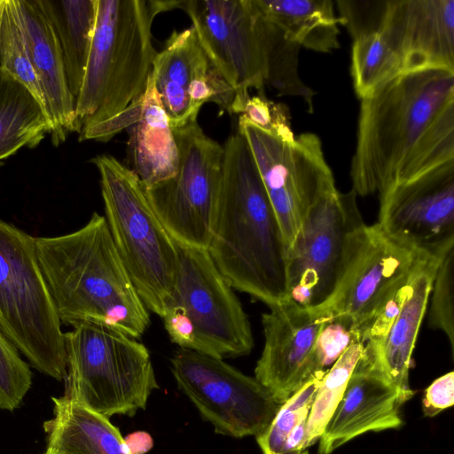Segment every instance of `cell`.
<instances>
[{
  "instance_id": "9a60e30c",
  "label": "cell",
  "mask_w": 454,
  "mask_h": 454,
  "mask_svg": "<svg viewBox=\"0 0 454 454\" xmlns=\"http://www.w3.org/2000/svg\"><path fill=\"white\" fill-rule=\"evenodd\" d=\"M419 252L387 237L377 223L357 233L343 272L319 311L359 328L409 277Z\"/></svg>"
},
{
  "instance_id": "d590c367",
  "label": "cell",
  "mask_w": 454,
  "mask_h": 454,
  "mask_svg": "<svg viewBox=\"0 0 454 454\" xmlns=\"http://www.w3.org/2000/svg\"><path fill=\"white\" fill-rule=\"evenodd\" d=\"M454 403V372H450L434 380L426 389L422 409L427 417H434Z\"/></svg>"
},
{
  "instance_id": "7c38bea8",
  "label": "cell",
  "mask_w": 454,
  "mask_h": 454,
  "mask_svg": "<svg viewBox=\"0 0 454 454\" xmlns=\"http://www.w3.org/2000/svg\"><path fill=\"white\" fill-rule=\"evenodd\" d=\"M365 225L354 190H336L310 211L286 250L289 299L317 307L333 294L356 237Z\"/></svg>"
},
{
  "instance_id": "74e56055",
  "label": "cell",
  "mask_w": 454,
  "mask_h": 454,
  "mask_svg": "<svg viewBox=\"0 0 454 454\" xmlns=\"http://www.w3.org/2000/svg\"><path fill=\"white\" fill-rule=\"evenodd\" d=\"M3 7H4V0H0V23H1V17L3 12Z\"/></svg>"
},
{
  "instance_id": "4fadbf2b",
  "label": "cell",
  "mask_w": 454,
  "mask_h": 454,
  "mask_svg": "<svg viewBox=\"0 0 454 454\" xmlns=\"http://www.w3.org/2000/svg\"><path fill=\"white\" fill-rule=\"evenodd\" d=\"M177 249L178 270L168 306L181 308L190 319L192 350L223 359L248 355L254 338L247 315L207 249L180 244Z\"/></svg>"
},
{
  "instance_id": "83f0119b",
  "label": "cell",
  "mask_w": 454,
  "mask_h": 454,
  "mask_svg": "<svg viewBox=\"0 0 454 454\" xmlns=\"http://www.w3.org/2000/svg\"><path fill=\"white\" fill-rule=\"evenodd\" d=\"M350 73L356 94L365 98L403 74L401 61L380 32L354 39Z\"/></svg>"
},
{
  "instance_id": "e0dca14e",
  "label": "cell",
  "mask_w": 454,
  "mask_h": 454,
  "mask_svg": "<svg viewBox=\"0 0 454 454\" xmlns=\"http://www.w3.org/2000/svg\"><path fill=\"white\" fill-rule=\"evenodd\" d=\"M380 32L399 57L403 74L454 73V0H387Z\"/></svg>"
},
{
  "instance_id": "9c48e42d",
  "label": "cell",
  "mask_w": 454,
  "mask_h": 454,
  "mask_svg": "<svg viewBox=\"0 0 454 454\" xmlns=\"http://www.w3.org/2000/svg\"><path fill=\"white\" fill-rule=\"evenodd\" d=\"M238 130L253 154L287 250L312 208L337 190L322 143L313 133L283 141L242 115Z\"/></svg>"
},
{
  "instance_id": "277c9868",
  "label": "cell",
  "mask_w": 454,
  "mask_h": 454,
  "mask_svg": "<svg viewBox=\"0 0 454 454\" xmlns=\"http://www.w3.org/2000/svg\"><path fill=\"white\" fill-rule=\"evenodd\" d=\"M198 42L235 96L266 86L278 96L301 98L313 113L315 91L299 74L301 46L260 11L254 0L181 1Z\"/></svg>"
},
{
  "instance_id": "d4e9b609",
  "label": "cell",
  "mask_w": 454,
  "mask_h": 454,
  "mask_svg": "<svg viewBox=\"0 0 454 454\" xmlns=\"http://www.w3.org/2000/svg\"><path fill=\"white\" fill-rule=\"evenodd\" d=\"M51 132V121L32 93L0 67V164L22 147L37 146Z\"/></svg>"
},
{
  "instance_id": "1f68e13d",
  "label": "cell",
  "mask_w": 454,
  "mask_h": 454,
  "mask_svg": "<svg viewBox=\"0 0 454 454\" xmlns=\"http://www.w3.org/2000/svg\"><path fill=\"white\" fill-rule=\"evenodd\" d=\"M454 247L441 258L435 270L429 294V325L442 331L454 352Z\"/></svg>"
},
{
  "instance_id": "f35d334b",
  "label": "cell",
  "mask_w": 454,
  "mask_h": 454,
  "mask_svg": "<svg viewBox=\"0 0 454 454\" xmlns=\"http://www.w3.org/2000/svg\"><path fill=\"white\" fill-rule=\"evenodd\" d=\"M43 454H45V453H43Z\"/></svg>"
},
{
  "instance_id": "f1b7e54d",
  "label": "cell",
  "mask_w": 454,
  "mask_h": 454,
  "mask_svg": "<svg viewBox=\"0 0 454 454\" xmlns=\"http://www.w3.org/2000/svg\"><path fill=\"white\" fill-rule=\"evenodd\" d=\"M363 349L364 343L359 336L327 370L321 380L307 418L302 444L304 450L319 440L342 398L348 381Z\"/></svg>"
},
{
  "instance_id": "e575fe53",
  "label": "cell",
  "mask_w": 454,
  "mask_h": 454,
  "mask_svg": "<svg viewBox=\"0 0 454 454\" xmlns=\"http://www.w3.org/2000/svg\"><path fill=\"white\" fill-rule=\"evenodd\" d=\"M335 3L340 24L347 27L353 39L364 34L380 32L387 0H338Z\"/></svg>"
},
{
  "instance_id": "4316f807",
  "label": "cell",
  "mask_w": 454,
  "mask_h": 454,
  "mask_svg": "<svg viewBox=\"0 0 454 454\" xmlns=\"http://www.w3.org/2000/svg\"><path fill=\"white\" fill-rule=\"evenodd\" d=\"M326 372H317L309 381L280 406L266 430L255 436L262 454H309L302 448L307 418Z\"/></svg>"
},
{
  "instance_id": "ba28073f",
  "label": "cell",
  "mask_w": 454,
  "mask_h": 454,
  "mask_svg": "<svg viewBox=\"0 0 454 454\" xmlns=\"http://www.w3.org/2000/svg\"><path fill=\"white\" fill-rule=\"evenodd\" d=\"M0 330L31 366L65 379V333L39 267L35 238L1 219Z\"/></svg>"
},
{
  "instance_id": "f546056e",
  "label": "cell",
  "mask_w": 454,
  "mask_h": 454,
  "mask_svg": "<svg viewBox=\"0 0 454 454\" xmlns=\"http://www.w3.org/2000/svg\"><path fill=\"white\" fill-rule=\"evenodd\" d=\"M0 67L32 93L49 118L45 98L32 64L20 20L18 0H4L0 23Z\"/></svg>"
},
{
  "instance_id": "52a82bcc",
  "label": "cell",
  "mask_w": 454,
  "mask_h": 454,
  "mask_svg": "<svg viewBox=\"0 0 454 454\" xmlns=\"http://www.w3.org/2000/svg\"><path fill=\"white\" fill-rule=\"evenodd\" d=\"M65 333V396L106 418L145 410L160 387L148 349L123 333L90 322Z\"/></svg>"
},
{
  "instance_id": "484cf974",
  "label": "cell",
  "mask_w": 454,
  "mask_h": 454,
  "mask_svg": "<svg viewBox=\"0 0 454 454\" xmlns=\"http://www.w3.org/2000/svg\"><path fill=\"white\" fill-rule=\"evenodd\" d=\"M62 51L69 90L76 100L94 35L96 0H43Z\"/></svg>"
},
{
  "instance_id": "4dcf8cb0",
  "label": "cell",
  "mask_w": 454,
  "mask_h": 454,
  "mask_svg": "<svg viewBox=\"0 0 454 454\" xmlns=\"http://www.w3.org/2000/svg\"><path fill=\"white\" fill-rule=\"evenodd\" d=\"M229 113L242 115L257 128L283 141L291 143L295 139L288 107L268 99L264 94L235 96Z\"/></svg>"
},
{
  "instance_id": "7402d4cb",
  "label": "cell",
  "mask_w": 454,
  "mask_h": 454,
  "mask_svg": "<svg viewBox=\"0 0 454 454\" xmlns=\"http://www.w3.org/2000/svg\"><path fill=\"white\" fill-rule=\"evenodd\" d=\"M210 66L192 27L173 31L162 51L157 52L151 74L172 129L197 121L189 90Z\"/></svg>"
},
{
  "instance_id": "7a4b0ae2",
  "label": "cell",
  "mask_w": 454,
  "mask_h": 454,
  "mask_svg": "<svg viewBox=\"0 0 454 454\" xmlns=\"http://www.w3.org/2000/svg\"><path fill=\"white\" fill-rule=\"evenodd\" d=\"M223 147L219 196L207 252L236 290L270 306L289 300L286 247L244 136Z\"/></svg>"
},
{
  "instance_id": "ffe728a7",
  "label": "cell",
  "mask_w": 454,
  "mask_h": 454,
  "mask_svg": "<svg viewBox=\"0 0 454 454\" xmlns=\"http://www.w3.org/2000/svg\"><path fill=\"white\" fill-rule=\"evenodd\" d=\"M18 2L32 64L51 123V142L59 146L69 133L80 131L75 99L68 87L62 51L43 0Z\"/></svg>"
},
{
  "instance_id": "8d00e7d4",
  "label": "cell",
  "mask_w": 454,
  "mask_h": 454,
  "mask_svg": "<svg viewBox=\"0 0 454 454\" xmlns=\"http://www.w3.org/2000/svg\"><path fill=\"white\" fill-rule=\"evenodd\" d=\"M124 441L131 454H144L153 444L152 437L145 432H135L129 434Z\"/></svg>"
},
{
  "instance_id": "d6a6232c",
  "label": "cell",
  "mask_w": 454,
  "mask_h": 454,
  "mask_svg": "<svg viewBox=\"0 0 454 454\" xmlns=\"http://www.w3.org/2000/svg\"><path fill=\"white\" fill-rule=\"evenodd\" d=\"M31 384L29 364L0 330V410L12 411L20 407Z\"/></svg>"
},
{
  "instance_id": "6da1fadb",
  "label": "cell",
  "mask_w": 454,
  "mask_h": 454,
  "mask_svg": "<svg viewBox=\"0 0 454 454\" xmlns=\"http://www.w3.org/2000/svg\"><path fill=\"white\" fill-rule=\"evenodd\" d=\"M454 160V73L403 74L361 99L352 190L382 193Z\"/></svg>"
},
{
  "instance_id": "836d02e7",
  "label": "cell",
  "mask_w": 454,
  "mask_h": 454,
  "mask_svg": "<svg viewBox=\"0 0 454 454\" xmlns=\"http://www.w3.org/2000/svg\"><path fill=\"white\" fill-rule=\"evenodd\" d=\"M360 333L345 318H326L316 340L315 358L320 370H328Z\"/></svg>"
},
{
  "instance_id": "cb8c5ba5",
  "label": "cell",
  "mask_w": 454,
  "mask_h": 454,
  "mask_svg": "<svg viewBox=\"0 0 454 454\" xmlns=\"http://www.w3.org/2000/svg\"><path fill=\"white\" fill-rule=\"evenodd\" d=\"M262 13L301 47L327 53L339 49L340 19L331 0H254Z\"/></svg>"
},
{
  "instance_id": "5bb4252c",
  "label": "cell",
  "mask_w": 454,
  "mask_h": 454,
  "mask_svg": "<svg viewBox=\"0 0 454 454\" xmlns=\"http://www.w3.org/2000/svg\"><path fill=\"white\" fill-rule=\"evenodd\" d=\"M376 223L415 252L442 256L454 247V160L380 193Z\"/></svg>"
},
{
  "instance_id": "d6986e66",
  "label": "cell",
  "mask_w": 454,
  "mask_h": 454,
  "mask_svg": "<svg viewBox=\"0 0 454 454\" xmlns=\"http://www.w3.org/2000/svg\"><path fill=\"white\" fill-rule=\"evenodd\" d=\"M414 395L394 385L375 364L361 354L344 394L320 438L318 454H331L367 432L403 426L402 405Z\"/></svg>"
},
{
  "instance_id": "44dd1931",
  "label": "cell",
  "mask_w": 454,
  "mask_h": 454,
  "mask_svg": "<svg viewBox=\"0 0 454 454\" xmlns=\"http://www.w3.org/2000/svg\"><path fill=\"white\" fill-rule=\"evenodd\" d=\"M442 256L419 253L408 294L385 339L372 351L363 349V355L404 391L411 390L409 387L411 356L427 309L434 276Z\"/></svg>"
},
{
  "instance_id": "30bf717a",
  "label": "cell",
  "mask_w": 454,
  "mask_h": 454,
  "mask_svg": "<svg viewBox=\"0 0 454 454\" xmlns=\"http://www.w3.org/2000/svg\"><path fill=\"white\" fill-rule=\"evenodd\" d=\"M179 151L177 174L145 188L149 202L174 240L207 249L218 201L223 147L198 122L173 129Z\"/></svg>"
},
{
  "instance_id": "5b68a950",
  "label": "cell",
  "mask_w": 454,
  "mask_h": 454,
  "mask_svg": "<svg viewBox=\"0 0 454 454\" xmlns=\"http://www.w3.org/2000/svg\"><path fill=\"white\" fill-rule=\"evenodd\" d=\"M97 17L75 114L80 131L116 117L145 93L153 59L155 16L181 1L96 0Z\"/></svg>"
},
{
  "instance_id": "8992f818",
  "label": "cell",
  "mask_w": 454,
  "mask_h": 454,
  "mask_svg": "<svg viewBox=\"0 0 454 454\" xmlns=\"http://www.w3.org/2000/svg\"><path fill=\"white\" fill-rule=\"evenodd\" d=\"M91 162L100 175L105 217L120 257L146 309L162 317L177 275V243L129 167L106 154Z\"/></svg>"
},
{
  "instance_id": "603a6c76",
  "label": "cell",
  "mask_w": 454,
  "mask_h": 454,
  "mask_svg": "<svg viewBox=\"0 0 454 454\" xmlns=\"http://www.w3.org/2000/svg\"><path fill=\"white\" fill-rule=\"evenodd\" d=\"M52 402L53 418L43 423L45 454H131L108 418L65 395Z\"/></svg>"
},
{
  "instance_id": "2e32d148",
  "label": "cell",
  "mask_w": 454,
  "mask_h": 454,
  "mask_svg": "<svg viewBox=\"0 0 454 454\" xmlns=\"http://www.w3.org/2000/svg\"><path fill=\"white\" fill-rule=\"evenodd\" d=\"M269 308L262 315L264 345L254 378L282 405L322 371L315 358V345L327 317L291 299Z\"/></svg>"
},
{
  "instance_id": "ac0fdd59",
  "label": "cell",
  "mask_w": 454,
  "mask_h": 454,
  "mask_svg": "<svg viewBox=\"0 0 454 454\" xmlns=\"http://www.w3.org/2000/svg\"><path fill=\"white\" fill-rule=\"evenodd\" d=\"M122 129L129 133V168L138 176L145 188H151L177 174L178 146L151 73L142 97L116 117L80 134L79 140L106 142Z\"/></svg>"
},
{
  "instance_id": "3957f363",
  "label": "cell",
  "mask_w": 454,
  "mask_h": 454,
  "mask_svg": "<svg viewBox=\"0 0 454 454\" xmlns=\"http://www.w3.org/2000/svg\"><path fill=\"white\" fill-rule=\"evenodd\" d=\"M39 267L61 324L82 322L137 339L150 324L115 247L106 217L94 212L79 230L35 238Z\"/></svg>"
},
{
  "instance_id": "8fae6325",
  "label": "cell",
  "mask_w": 454,
  "mask_h": 454,
  "mask_svg": "<svg viewBox=\"0 0 454 454\" xmlns=\"http://www.w3.org/2000/svg\"><path fill=\"white\" fill-rule=\"evenodd\" d=\"M170 361L178 388L216 434L235 438L257 436L270 426L281 406L254 377L223 358L180 348Z\"/></svg>"
}]
</instances>
